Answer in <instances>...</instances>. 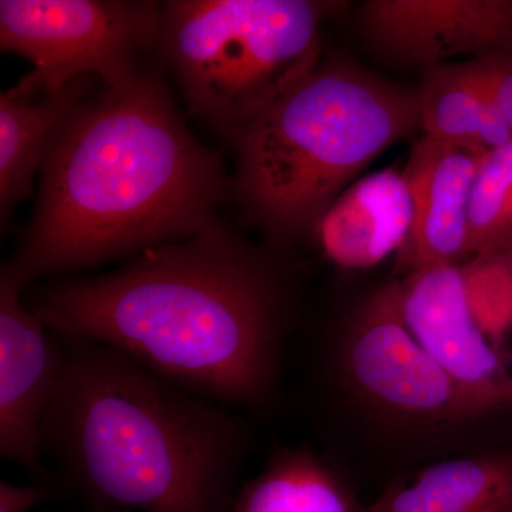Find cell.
Returning a JSON list of instances; mask_svg holds the SVG:
<instances>
[{
    "label": "cell",
    "instance_id": "ba28073f",
    "mask_svg": "<svg viewBox=\"0 0 512 512\" xmlns=\"http://www.w3.org/2000/svg\"><path fill=\"white\" fill-rule=\"evenodd\" d=\"M25 289L6 262L0 271V456L52 487L40 440L59 389L63 350L59 336L29 308Z\"/></svg>",
    "mask_w": 512,
    "mask_h": 512
},
{
    "label": "cell",
    "instance_id": "5b68a950",
    "mask_svg": "<svg viewBox=\"0 0 512 512\" xmlns=\"http://www.w3.org/2000/svg\"><path fill=\"white\" fill-rule=\"evenodd\" d=\"M332 8L312 0H174L158 45L188 110L234 141L320 63V25Z\"/></svg>",
    "mask_w": 512,
    "mask_h": 512
},
{
    "label": "cell",
    "instance_id": "6da1fadb",
    "mask_svg": "<svg viewBox=\"0 0 512 512\" xmlns=\"http://www.w3.org/2000/svg\"><path fill=\"white\" fill-rule=\"evenodd\" d=\"M26 303L56 335L117 349L235 412L259 409L274 390L284 282L268 256L221 222L109 274L43 286Z\"/></svg>",
    "mask_w": 512,
    "mask_h": 512
},
{
    "label": "cell",
    "instance_id": "9c48e42d",
    "mask_svg": "<svg viewBox=\"0 0 512 512\" xmlns=\"http://www.w3.org/2000/svg\"><path fill=\"white\" fill-rule=\"evenodd\" d=\"M404 319L414 338L481 414L512 404V372L468 301L461 264L404 276Z\"/></svg>",
    "mask_w": 512,
    "mask_h": 512
},
{
    "label": "cell",
    "instance_id": "8fae6325",
    "mask_svg": "<svg viewBox=\"0 0 512 512\" xmlns=\"http://www.w3.org/2000/svg\"><path fill=\"white\" fill-rule=\"evenodd\" d=\"M484 151L423 136L402 171L413 222L396 266L404 276L463 264L468 254V205Z\"/></svg>",
    "mask_w": 512,
    "mask_h": 512
},
{
    "label": "cell",
    "instance_id": "2e32d148",
    "mask_svg": "<svg viewBox=\"0 0 512 512\" xmlns=\"http://www.w3.org/2000/svg\"><path fill=\"white\" fill-rule=\"evenodd\" d=\"M338 474L308 448H285L238 490L232 512H357Z\"/></svg>",
    "mask_w": 512,
    "mask_h": 512
},
{
    "label": "cell",
    "instance_id": "ac0fdd59",
    "mask_svg": "<svg viewBox=\"0 0 512 512\" xmlns=\"http://www.w3.org/2000/svg\"><path fill=\"white\" fill-rule=\"evenodd\" d=\"M493 93L495 103L512 131V52H494L473 59Z\"/></svg>",
    "mask_w": 512,
    "mask_h": 512
},
{
    "label": "cell",
    "instance_id": "7a4b0ae2",
    "mask_svg": "<svg viewBox=\"0 0 512 512\" xmlns=\"http://www.w3.org/2000/svg\"><path fill=\"white\" fill-rule=\"evenodd\" d=\"M18 254L23 285L138 255L220 224L229 180L156 73L103 87L57 127Z\"/></svg>",
    "mask_w": 512,
    "mask_h": 512
},
{
    "label": "cell",
    "instance_id": "3957f363",
    "mask_svg": "<svg viewBox=\"0 0 512 512\" xmlns=\"http://www.w3.org/2000/svg\"><path fill=\"white\" fill-rule=\"evenodd\" d=\"M57 336L62 376L40 450L64 490L92 512L234 511L247 451L235 410L103 343Z\"/></svg>",
    "mask_w": 512,
    "mask_h": 512
},
{
    "label": "cell",
    "instance_id": "4fadbf2b",
    "mask_svg": "<svg viewBox=\"0 0 512 512\" xmlns=\"http://www.w3.org/2000/svg\"><path fill=\"white\" fill-rule=\"evenodd\" d=\"M357 512H512V454L434 464Z\"/></svg>",
    "mask_w": 512,
    "mask_h": 512
},
{
    "label": "cell",
    "instance_id": "52a82bcc",
    "mask_svg": "<svg viewBox=\"0 0 512 512\" xmlns=\"http://www.w3.org/2000/svg\"><path fill=\"white\" fill-rule=\"evenodd\" d=\"M339 359L346 382L384 417L417 426H453L481 417L414 338L404 319L400 281L380 286L360 305Z\"/></svg>",
    "mask_w": 512,
    "mask_h": 512
},
{
    "label": "cell",
    "instance_id": "e0dca14e",
    "mask_svg": "<svg viewBox=\"0 0 512 512\" xmlns=\"http://www.w3.org/2000/svg\"><path fill=\"white\" fill-rule=\"evenodd\" d=\"M512 252V140L487 151L468 205V254Z\"/></svg>",
    "mask_w": 512,
    "mask_h": 512
},
{
    "label": "cell",
    "instance_id": "5bb4252c",
    "mask_svg": "<svg viewBox=\"0 0 512 512\" xmlns=\"http://www.w3.org/2000/svg\"><path fill=\"white\" fill-rule=\"evenodd\" d=\"M93 77H80L62 92L22 96L15 89L0 94V221L6 225L16 205L29 197L50 138L83 101Z\"/></svg>",
    "mask_w": 512,
    "mask_h": 512
},
{
    "label": "cell",
    "instance_id": "ffe728a7",
    "mask_svg": "<svg viewBox=\"0 0 512 512\" xmlns=\"http://www.w3.org/2000/svg\"><path fill=\"white\" fill-rule=\"evenodd\" d=\"M101 512H130V511H101Z\"/></svg>",
    "mask_w": 512,
    "mask_h": 512
},
{
    "label": "cell",
    "instance_id": "d6986e66",
    "mask_svg": "<svg viewBox=\"0 0 512 512\" xmlns=\"http://www.w3.org/2000/svg\"><path fill=\"white\" fill-rule=\"evenodd\" d=\"M55 495L50 485L23 487L8 481H0V512H28Z\"/></svg>",
    "mask_w": 512,
    "mask_h": 512
},
{
    "label": "cell",
    "instance_id": "277c9868",
    "mask_svg": "<svg viewBox=\"0 0 512 512\" xmlns=\"http://www.w3.org/2000/svg\"><path fill=\"white\" fill-rule=\"evenodd\" d=\"M421 130L417 92L348 64H322L252 120L234 188L278 238L312 228L360 171Z\"/></svg>",
    "mask_w": 512,
    "mask_h": 512
},
{
    "label": "cell",
    "instance_id": "7c38bea8",
    "mask_svg": "<svg viewBox=\"0 0 512 512\" xmlns=\"http://www.w3.org/2000/svg\"><path fill=\"white\" fill-rule=\"evenodd\" d=\"M413 222L402 171H377L350 184L312 225L320 251L342 269L372 268L397 255Z\"/></svg>",
    "mask_w": 512,
    "mask_h": 512
},
{
    "label": "cell",
    "instance_id": "9a60e30c",
    "mask_svg": "<svg viewBox=\"0 0 512 512\" xmlns=\"http://www.w3.org/2000/svg\"><path fill=\"white\" fill-rule=\"evenodd\" d=\"M417 100L424 136L484 153L512 140V131L473 59L426 67Z\"/></svg>",
    "mask_w": 512,
    "mask_h": 512
},
{
    "label": "cell",
    "instance_id": "30bf717a",
    "mask_svg": "<svg viewBox=\"0 0 512 512\" xmlns=\"http://www.w3.org/2000/svg\"><path fill=\"white\" fill-rule=\"evenodd\" d=\"M360 25L377 52L400 63H447L512 52L511 0H370Z\"/></svg>",
    "mask_w": 512,
    "mask_h": 512
},
{
    "label": "cell",
    "instance_id": "8992f818",
    "mask_svg": "<svg viewBox=\"0 0 512 512\" xmlns=\"http://www.w3.org/2000/svg\"><path fill=\"white\" fill-rule=\"evenodd\" d=\"M161 18L157 2L2 0L0 46L33 63L13 89L33 99L80 77L126 86L143 73L144 53L158 45Z\"/></svg>",
    "mask_w": 512,
    "mask_h": 512
}]
</instances>
